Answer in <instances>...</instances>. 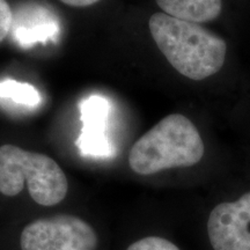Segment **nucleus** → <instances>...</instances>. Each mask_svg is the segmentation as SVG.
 Wrapping results in <instances>:
<instances>
[{
    "label": "nucleus",
    "instance_id": "nucleus-1",
    "mask_svg": "<svg viewBox=\"0 0 250 250\" xmlns=\"http://www.w3.org/2000/svg\"><path fill=\"white\" fill-rule=\"evenodd\" d=\"M148 28L161 54L183 77L202 81L223 70L227 42L202 24L159 12L149 18Z\"/></svg>",
    "mask_w": 250,
    "mask_h": 250
},
{
    "label": "nucleus",
    "instance_id": "nucleus-2",
    "mask_svg": "<svg viewBox=\"0 0 250 250\" xmlns=\"http://www.w3.org/2000/svg\"><path fill=\"white\" fill-rule=\"evenodd\" d=\"M204 153V142L195 123L182 114H170L134 143L129 166L138 175H153L191 167L202 160Z\"/></svg>",
    "mask_w": 250,
    "mask_h": 250
},
{
    "label": "nucleus",
    "instance_id": "nucleus-3",
    "mask_svg": "<svg viewBox=\"0 0 250 250\" xmlns=\"http://www.w3.org/2000/svg\"><path fill=\"white\" fill-rule=\"evenodd\" d=\"M27 183L33 201L54 206L64 201L68 191L67 177L50 156L19 146H0V193L14 197Z\"/></svg>",
    "mask_w": 250,
    "mask_h": 250
},
{
    "label": "nucleus",
    "instance_id": "nucleus-4",
    "mask_svg": "<svg viewBox=\"0 0 250 250\" xmlns=\"http://www.w3.org/2000/svg\"><path fill=\"white\" fill-rule=\"evenodd\" d=\"M98 242L94 228L71 214L33 221L20 237L21 250H96Z\"/></svg>",
    "mask_w": 250,
    "mask_h": 250
},
{
    "label": "nucleus",
    "instance_id": "nucleus-5",
    "mask_svg": "<svg viewBox=\"0 0 250 250\" xmlns=\"http://www.w3.org/2000/svg\"><path fill=\"white\" fill-rule=\"evenodd\" d=\"M208 233L214 250H250V191L211 211Z\"/></svg>",
    "mask_w": 250,
    "mask_h": 250
},
{
    "label": "nucleus",
    "instance_id": "nucleus-6",
    "mask_svg": "<svg viewBox=\"0 0 250 250\" xmlns=\"http://www.w3.org/2000/svg\"><path fill=\"white\" fill-rule=\"evenodd\" d=\"M83 129L77 139V147L85 156L109 158L115 153L107 134L110 103L101 95H90L79 104Z\"/></svg>",
    "mask_w": 250,
    "mask_h": 250
},
{
    "label": "nucleus",
    "instance_id": "nucleus-7",
    "mask_svg": "<svg viewBox=\"0 0 250 250\" xmlns=\"http://www.w3.org/2000/svg\"><path fill=\"white\" fill-rule=\"evenodd\" d=\"M14 40L22 48L36 44V43H46L57 40L59 36V24L54 20L51 15L45 13L44 9L35 11L33 15H27L26 20L20 17V21L17 26L12 27Z\"/></svg>",
    "mask_w": 250,
    "mask_h": 250
},
{
    "label": "nucleus",
    "instance_id": "nucleus-8",
    "mask_svg": "<svg viewBox=\"0 0 250 250\" xmlns=\"http://www.w3.org/2000/svg\"><path fill=\"white\" fill-rule=\"evenodd\" d=\"M162 12L193 23L212 22L223 12V0H155Z\"/></svg>",
    "mask_w": 250,
    "mask_h": 250
},
{
    "label": "nucleus",
    "instance_id": "nucleus-9",
    "mask_svg": "<svg viewBox=\"0 0 250 250\" xmlns=\"http://www.w3.org/2000/svg\"><path fill=\"white\" fill-rule=\"evenodd\" d=\"M0 99L9 100L27 107H36L41 103V94L30 83L4 79L0 81Z\"/></svg>",
    "mask_w": 250,
    "mask_h": 250
},
{
    "label": "nucleus",
    "instance_id": "nucleus-10",
    "mask_svg": "<svg viewBox=\"0 0 250 250\" xmlns=\"http://www.w3.org/2000/svg\"><path fill=\"white\" fill-rule=\"evenodd\" d=\"M126 250H180L174 243H171L164 237L148 236L138 240L129 246Z\"/></svg>",
    "mask_w": 250,
    "mask_h": 250
},
{
    "label": "nucleus",
    "instance_id": "nucleus-11",
    "mask_svg": "<svg viewBox=\"0 0 250 250\" xmlns=\"http://www.w3.org/2000/svg\"><path fill=\"white\" fill-rule=\"evenodd\" d=\"M14 14L6 0H0V43L4 41L13 27Z\"/></svg>",
    "mask_w": 250,
    "mask_h": 250
},
{
    "label": "nucleus",
    "instance_id": "nucleus-12",
    "mask_svg": "<svg viewBox=\"0 0 250 250\" xmlns=\"http://www.w3.org/2000/svg\"><path fill=\"white\" fill-rule=\"evenodd\" d=\"M61 1L72 7H87V6L96 4L100 0H61Z\"/></svg>",
    "mask_w": 250,
    "mask_h": 250
}]
</instances>
